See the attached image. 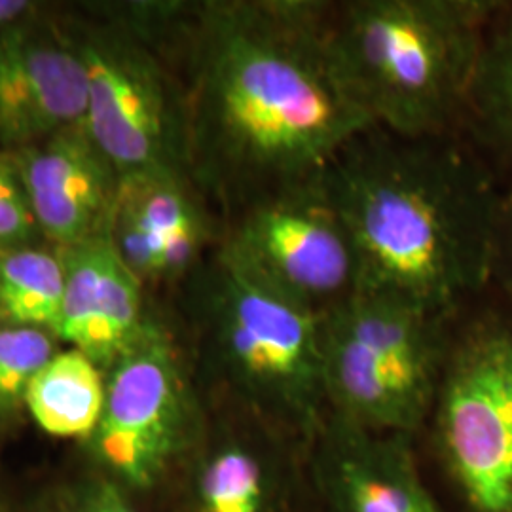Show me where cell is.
<instances>
[{"label": "cell", "instance_id": "44dd1931", "mask_svg": "<svg viewBox=\"0 0 512 512\" xmlns=\"http://www.w3.org/2000/svg\"><path fill=\"white\" fill-rule=\"evenodd\" d=\"M490 287L512 304V183L501 184L495 215Z\"/></svg>", "mask_w": 512, "mask_h": 512}, {"label": "cell", "instance_id": "7a4b0ae2", "mask_svg": "<svg viewBox=\"0 0 512 512\" xmlns=\"http://www.w3.org/2000/svg\"><path fill=\"white\" fill-rule=\"evenodd\" d=\"M321 183L353 239L361 291L459 313L490 289L501 183L461 131L368 129Z\"/></svg>", "mask_w": 512, "mask_h": 512}, {"label": "cell", "instance_id": "9c48e42d", "mask_svg": "<svg viewBox=\"0 0 512 512\" xmlns=\"http://www.w3.org/2000/svg\"><path fill=\"white\" fill-rule=\"evenodd\" d=\"M196 425L181 353L154 321L112 366L97 450L128 486L150 490L194 446Z\"/></svg>", "mask_w": 512, "mask_h": 512}, {"label": "cell", "instance_id": "e0dca14e", "mask_svg": "<svg viewBox=\"0 0 512 512\" xmlns=\"http://www.w3.org/2000/svg\"><path fill=\"white\" fill-rule=\"evenodd\" d=\"M105 399L107 385L99 366L74 348L55 353L23 395L38 427L63 439L95 435Z\"/></svg>", "mask_w": 512, "mask_h": 512}, {"label": "cell", "instance_id": "8fae6325", "mask_svg": "<svg viewBox=\"0 0 512 512\" xmlns=\"http://www.w3.org/2000/svg\"><path fill=\"white\" fill-rule=\"evenodd\" d=\"M88 76L76 44L27 23L0 35V141L21 148L84 128Z\"/></svg>", "mask_w": 512, "mask_h": 512}, {"label": "cell", "instance_id": "603a6c76", "mask_svg": "<svg viewBox=\"0 0 512 512\" xmlns=\"http://www.w3.org/2000/svg\"><path fill=\"white\" fill-rule=\"evenodd\" d=\"M31 10L33 4L25 0H0V35L27 23L25 18Z\"/></svg>", "mask_w": 512, "mask_h": 512}, {"label": "cell", "instance_id": "5b68a950", "mask_svg": "<svg viewBox=\"0 0 512 512\" xmlns=\"http://www.w3.org/2000/svg\"><path fill=\"white\" fill-rule=\"evenodd\" d=\"M459 313L359 291L321 315L329 414L416 437L429 421Z\"/></svg>", "mask_w": 512, "mask_h": 512}, {"label": "cell", "instance_id": "ba28073f", "mask_svg": "<svg viewBox=\"0 0 512 512\" xmlns=\"http://www.w3.org/2000/svg\"><path fill=\"white\" fill-rule=\"evenodd\" d=\"M88 76L84 129L120 179L186 175L188 101L148 48L135 38H86L76 44Z\"/></svg>", "mask_w": 512, "mask_h": 512}, {"label": "cell", "instance_id": "30bf717a", "mask_svg": "<svg viewBox=\"0 0 512 512\" xmlns=\"http://www.w3.org/2000/svg\"><path fill=\"white\" fill-rule=\"evenodd\" d=\"M306 475L327 512H444L423 482L414 437L332 414L306 448Z\"/></svg>", "mask_w": 512, "mask_h": 512}, {"label": "cell", "instance_id": "4fadbf2b", "mask_svg": "<svg viewBox=\"0 0 512 512\" xmlns=\"http://www.w3.org/2000/svg\"><path fill=\"white\" fill-rule=\"evenodd\" d=\"M65 298L59 338L114 366L154 323L145 313L143 281L118 253L110 230L63 247Z\"/></svg>", "mask_w": 512, "mask_h": 512}, {"label": "cell", "instance_id": "8992f818", "mask_svg": "<svg viewBox=\"0 0 512 512\" xmlns=\"http://www.w3.org/2000/svg\"><path fill=\"white\" fill-rule=\"evenodd\" d=\"M427 427L463 512H512V304L492 287L459 311Z\"/></svg>", "mask_w": 512, "mask_h": 512}, {"label": "cell", "instance_id": "5bb4252c", "mask_svg": "<svg viewBox=\"0 0 512 512\" xmlns=\"http://www.w3.org/2000/svg\"><path fill=\"white\" fill-rule=\"evenodd\" d=\"M306 480V446L253 416L196 461L190 512H296Z\"/></svg>", "mask_w": 512, "mask_h": 512}, {"label": "cell", "instance_id": "7402d4cb", "mask_svg": "<svg viewBox=\"0 0 512 512\" xmlns=\"http://www.w3.org/2000/svg\"><path fill=\"white\" fill-rule=\"evenodd\" d=\"M84 512H137L114 484H99L86 499Z\"/></svg>", "mask_w": 512, "mask_h": 512}, {"label": "cell", "instance_id": "ffe728a7", "mask_svg": "<svg viewBox=\"0 0 512 512\" xmlns=\"http://www.w3.org/2000/svg\"><path fill=\"white\" fill-rule=\"evenodd\" d=\"M38 228L14 158L0 154V255L29 247Z\"/></svg>", "mask_w": 512, "mask_h": 512}, {"label": "cell", "instance_id": "2e32d148", "mask_svg": "<svg viewBox=\"0 0 512 512\" xmlns=\"http://www.w3.org/2000/svg\"><path fill=\"white\" fill-rule=\"evenodd\" d=\"M459 131L512 183V2L495 0L478 50Z\"/></svg>", "mask_w": 512, "mask_h": 512}, {"label": "cell", "instance_id": "6da1fadb", "mask_svg": "<svg viewBox=\"0 0 512 512\" xmlns=\"http://www.w3.org/2000/svg\"><path fill=\"white\" fill-rule=\"evenodd\" d=\"M330 2L243 0L200 8L188 101L190 165L241 205L323 177L374 128L336 73Z\"/></svg>", "mask_w": 512, "mask_h": 512}, {"label": "cell", "instance_id": "52a82bcc", "mask_svg": "<svg viewBox=\"0 0 512 512\" xmlns=\"http://www.w3.org/2000/svg\"><path fill=\"white\" fill-rule=\"evenodd\" d=\"M220 249L260 283L317 315L361 291L353 239L321 179L243 205Z\"/></svg>", "mask_w": 512, "mask_h": 512}, {"label": "cell", "instance_id": "7c38bea8", "mask_svg": "<svg viewBox=\"0 0 512 512\" xmlns=\"http://www.w3.org/2000/svg\"><path fill=\"white\" fill-rule=\"evenodd\" d=\"M12 158L48 238L71 247L110 230L120 177L86 129L59 131Z\"/></svg>", "mask_w": 512, "mask_h": 512}, {"label": "cell", "instance_id": "ac0fdd59", "mask_svg": "<svg viewBox=\"0 0 512 512\" xmlns=\"http://www.w3.org/2000/svg\"><path fill=\"white\" fill-rule=\"evenodd\" d=\"M65 298L61 256L23 247L0 256V310L14 325L59 334Z\"/></svg>", "mask_w": 512, "mask_h": 512}, {"label": "cell", "instance_id": "d6986e66", "mask_svg": "<svg viewBox=\"0 0 512 512\" xmlns=\"http://www.w3.org/2000/svg\"><path fill=\"white\" fill-rule=\"evenodd\" d=\"M54 355L46 330L21 325L0 329V404L23 399L38 370Z\"/></svg>", "mask_w": 512, "mask_h": 512}, {"label": "cell", "instance_id": "3957f363", "mask_svg": "<svg viewBox=\"0 0 512 512\" xmlns=\"http://www.w3.org/2000/svg\"><path fill=\"white\" fill-rule=\"evenodd\" d=\"M495 0L330 2L336 73L374 128L431 137L461 128Z\"/></svg>", "mask_w": 512, "mask_h": 512}, {"label": "cell", "instance_id": "277c9868", "mask_svg": "<svg viewBox=\"0 0 512 512\" xmlns=\"http://www.w3.org/2000/svg\"><path fill=\"white\" fill-rule=\"evenodd\" d=\"M198 296L213 357L243 412L308 448L329 416L321 315L260 283L220 247Z\"/></svg>", "mask_w": 512, "mask_h": 512}, {"label": "cell", "instance_id": "9a60e30c", "mask_svg": "<svg viewBox=\"0 0 512 512\" xmlns=\"http://www.w3.org/2000/svg\"><path fill=\"white\" fill-rule=\"evenodd\" d=\"M110 236L143 283L173 281L196 264L209 228L186 175L148 173L120 179Z\"/></svg>", "mask_w": 512, "mask_h": 512}]
</instances>
